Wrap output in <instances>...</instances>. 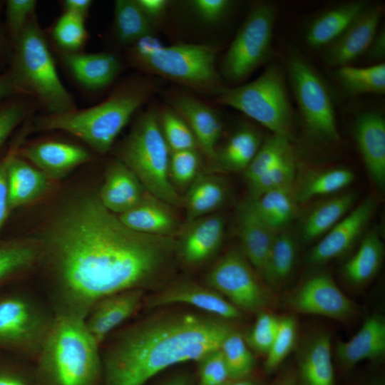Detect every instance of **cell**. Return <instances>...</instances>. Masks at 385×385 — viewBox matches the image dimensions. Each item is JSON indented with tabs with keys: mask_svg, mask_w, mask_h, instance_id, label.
I'll list each match as a JSON object with an SVG mask.
<instances>
[{
	"mask_svg": "<svg viewBox=\"0 0 385 385\" xmlns=\"http://www.w3.org/2000/svg\"><path fill=\"white\" fill-rule=\"evenodd\" d=\"M40 247L53 314L84 319L101 299L158 280L178 255L175 237L130 229L95 196L68 206Z\"/></svg>",
	"mask_w": 385,
	"mask_h": 385,
	"instance_id": "1",
	"label": "cell"
},
{
	"mask_svg": "<svg viewBox=\"0 0 385 385\" xmlns=\"http://www.w3.org/2000/svg\"><path fill=\"white\" fill-rule=\"evenodd\" d=\"M208 314L178 312L147 318L125 329L102 358L103 385H145L176 364L218 349L232 330Z\"/></svg>",
	"mask_w": 385,
	"mask_h": 385,
	"instance_id": "2",
	"label": "cell"
},
{
	"mask_svg": "<svg viewBox=\"0 0 385 385\" xmlns=\"http://www.w3.org/2000/svg\"><path fill=\"white\" fill-rule=\"evenodd\" d=\"M99 344L85 319L55 314L37 356L40 385H98L103 380Z\"/></svg>",
	"mask_w": 385,
	"mask_h": 385,
	"instance_id": "3",
	"label": "cell"
},
{
	"mask_svg": "<svg viewBox=\"0 0 385 385\" xmlns=\"http://www.w3.org/2000/svg\"><path fill=\"white\" fill-rule=\"evenodd\" d=\"M149 82L119 89L93 107L48 114L36 122L38 130H60L84 141L95 151L106 153L133 113L152 95Z\"/></svg>",
	"mask_w": 385,
	"mask_h": 385,
	"instance_id": "4",
	"label": "cell"
},
{
	"mask_svg": "<svg viewBox=\"0 0 385 385\" xmlns=\"http://www.w3.org/2000/svg\"><path fill=\"white\" fill-rule=\"evenodd\" d=\"M10 61L6 73L20 94L36 96L49 114L76 109L71 93L59 78L35 14L11 43Z\"/></svg>",
	"mask_w": 385,
	"mask_h": 385,
	"instance_id": "5",
	"label": "cell"
},
{
	"mask_svg": "<svg viewBox=\"0 0 385 385\" xmlns=\"http://www.w3.org/2000/svg\"><path fill=\"white\" fill-rule=\"evenodd\" d=\"M130 53L141 68L192 89L215 94L222 86L215 68L214 46L184 43L163 46L150 36L134 43Z\"/></svg>",
	"mask_w": 385,
	"mask_h": 385,
	"instance_id": "6",
	"label": "cell"
},
{
	"mask_svg": "<svg viewBox=\"0 0 385 385\" xmlns=\"http://www.w3.org/2000/svg\"><path fill=\"white\" fill-rule=\"evenodd\" d=\"M123 163L137 176L150 195L172 206L183 198L170 181V150L163 135L158 111L151 108L138 120L121 149Z\"/></svg>",
	"mask_w": 385,
	"mask_h": 385,
	"instance_id": "7",
	"label": "cell"
},
{
	"mask_svg": "<svg viewBox=\"0 0 385 385\" xmlns=\"http://www.w3.org/2000/svg\"><path fill=\"white\" fill-rule=\"evenodd\" d=\"M216 101L235 108L272 133L293 139V114L283 73L271 64L256 79L237 87L222 86Z\"/></svg>",
	"mask_w": 385,
	"mask_h": 385,
	"instance_id": "8",
	"label": "cell"
},
{
	"mask_svg": "<svg viewBox=\"0 0 385 385\" xmlns=\"http://www.w3.org/2000/svg\"><path fill=\"white\" fill-rule=\"evenodd\" d=\"M275 19L273 4L260 1L251 7L224 56L222 73L227 80L242 81L267 61Z\"/></svg>",
	"mask_w": 385,
	"mask_h": 385,
	"instance_id": "9",
	"label": "cell"
},
{
	"mask_svg": "<svg viewBox=\"0 0 385 385\" xmlns=\"http://www.w3.org/2000/svg\"><path fill=\"white\" fill-rule=\"evenodd\" d=\"M288 73L304 125L313 138L324 142L339 139L333 102L324 80L300 54L292 53Z\"/></svg>",
	"mask_w": 385,
	"mask_h": 385,
	"instance_id": "10",
	"label": "cell"
},
{
	"mask_svg": "<svg viewBox=\"0 0 385 385\" xmlns=\"http://www.w3.org/2000/svg\"><path fill=\"white\" fill-rule=\"evenodd\" d=\"M259 277L242 252L233 250L212 267L207 282L210 288L240 311L259 313L265 310L271 299Z\"/></svg>",
	"mask_w": 385,
	"mask_h": 385,
	"instance_id": "11",
	"label": "cell"
},
{
	"mask_svg": "<svg viewBox=\"0 0 385 385\" xmlns=\"http://www.w3.org/2000/svg\"><path fill=\"white\" fill-rule=\"evenodd\" d=\"M53 317L26 297L0 299V344L37 356Z\"/></svg>",
	"mask_w": 385,
	"mask_h": 385,
	"instance_id": "12",
	"label": "cell"
},
{
	"mask_svg": "<svg viewBox=\"0 0 385 385\" xmlns=\"http://www.w3.org/2000/svg\"><path fill=\"white\" fill-rule=\"evenodd\" d=\"M295 312L344 320L354 312L353 302L328 274L314 275L304 282L288 298Z\"/></svg>",
	"mask_w": 385,
	"mask_h": 385,
	"instance_id": "13",
	"label": "cell"
},
{
	"mask_svg": "<svg viewBox=\"0 0 385 385\" xmlns=\"http://www.w3.org/2000/svg\"><path fill=\"white\" fill-rule=\"evenodd\" d=\"M375 207L374 200L369 197L349 211L311 250L309 262L317 265L325 263L346 252L365 229Z\"/></svg>",
	"mask_w": 385,
	"mask_h": 385,
	"instance_id": "14",
	"label": "cell"
},
{
	"mask_svg": "<svg viewBox=\"0 0 385 385\" xmlns=\"http://www.w3.org/2000/svg\"><path fill=\"white\" fill-rule=\"evenodd\" d=\"M381 8L366 6L332 43L327 46L324 60L330 66H346L369 47L376 34Z\"/></svg>",
	"mask_w": 385,
	"mask_h": 385,
	"instance_id": "15",
	"label": "cell"
},
{
	"mask_svg": "<svg viewBox=\"0 0 385 385\" xmlns=\"http://www.w3.org/2000/svg\"><path fill=\"white\" fill-rule=\"evenodd\" d=\"M225 220L219 214H210L185 223L178 240V255L187 264H201L220 247L225 235Z\"/></svg>",
	"mask_w": 385,
	"mask_h": 385,
	"instance_id": "16",
	"label": "cell"
},
{
	"mask_svg": "<svg viewBox=\"0 0 385 385\" xmlns=\"http://www.w3.org/2000/svg\"><path fill=\"white\" fill-rule=\"evenodd\" d=\"M170 103V107L186 121L198 148L215 165L217 144L222 130L220 118L215 111L197 98L183 93L173 95Z\"/></svg>",
	"mask_w": 385,
	"mask_h": 385,
	"instance_id": "17",
	"label": "cell"
},
{
	"mask_svg": "<svg viewBox=\"0 0 385 385\" xmlns=\"http://www.w3.org/2000/svg\"><path fill=\"white\" fill-rule=\"evenodd\" d=\"M173 304H184L196 307L207 314L224 320L238 319L242 311L210 287L192 284L171 286L149 300L150 307Z\"/></svg>",
	"mask_w": 385,
	"mask_h": 385,
	"instance_id": "18",
	"label": "cell"
},
{
	"mask_svg": "<svg viewBox=\"0 0 385 385\" xmlns=\"http://www.w3.org/2000/svg\"><path fill=\"white\" fill-rule=\"evenodd\" d=\"M354 136L366 168L380 189L385 185V120L376 112L359 114L354 123Z\"/></svg>",
	"mask_w": 385,
	"mask_h": 385,
	"instance_id": "19",
	"label": "cell"
},
{
	"mask_svg": "<svg viewBox=\"0 0 385 385\" xmlns=\"http://www.w3.org/2000/svg\"><path fill=\"white\" fill-rule=\"evenodd\" d=\"M171 206L147 192L138 204L118 216L125 226L135 232L175 237L182 227Z\"/></svg>",
	"mask_w": 385,
	"mask_h": 385,
	"instance_id": "20",
	"label": "cell"
},
{
	"mask_svg": "<svg viewBox=\"0 0 385 385\" xmlns=\"http://www.w3.org/2000/svg\"><path fill=\"white\" fill-rule=\"evenodd\" d=\"M143 295V289L127 290L108 296L93 307L85 322L99 345L113 329L134 314Z\"/></svg>",
	"mask_w": 385,
	"mask_h": 385,
	"instance_id": "21",
	"label": "cell"
},
{
	"mask_svg": "<svg viewBox=\"0 0 385 385\" xmlns=\"http://www.w3.org/2000/svg\"><path fill=\"white\" fill-rule=\"evenodd\" d=\"M237 230L242 253L261 277L277 232L261 220L249 200L238 210Z\"/></svg>",
	"mask_w": 385,
	"mask_h": 385,
	"instance_id": "22",
	"label": "cell"
},
{
	"mask_svg": "<svg viewBox=\"0 0 385 385\" xmlns=\"http://www.w3.org/2000/svg\"><path fill=\"white\" fill-rule=\"evenodd\" d=\"M22 156L33 163L48 178L58 179L88 161V151L73 144L46 141L23 148Z\"/></svg>",
	"mask_w": 385,
	"mask_h": 385,
	"instance_id": "23",
	"label": "cell"
},
{
	"mask_svg": "<svg viewBox=\"0 0 385 385\" xmlns=\"http://www.w3.org/2000/svg\"><path fill=\"white\" fill-rule=\"evenodd\" d=\"M336 353L340 364L348 369L366 359H377L385 353V320L381 315L368 317L349 340L339 342Z\"/></svg>",
	"mask_w": 385,
	"mask_h": 385,
	"instance_id": "24",
	"label": "cell"
},
{
	"mask_svg": "<svg viewBox=\"0 0 385 385\" xmlns=\"http://www.w3.org/2000/svg\"><path fill=\"white\" fill-rule=\"evenodd\" d=\"M148 192L123 162L113 163L107 170L98 198L113 213L123 214L138 204Z\"/></svg>",
	"mask_w": 385,
	"mask_h": 385,
	"instance_id": "25",
	"label": "cell"
},
{
	"mask_svg": "<svg viewBox=\"0 0 385 385\" xmlns=\"http://www.w3.org/2000/svg\"><path fill=\"white\" fill-rule=\"evenodd\" d=\"M63 60L74 78L84 87L93 90L111 83L120 68L119 59L109 53L66 52Z\"/></svg>",
	"mask_w": 385,
	"mask_h": 385,
	"instance_id": "26",
	"label": "cell"
},
{
	"mask_svg": "<svg viewBox=\"0 0 385 385\" xmlns=\"http://www.w3.org/2000/svg\"><path fill=\"white\" fill-rule=\"evenodd\" d=\"M10 210L40 197L47 190L48 178L17 157L16 148L10 152L7 166Z\"/></svg>",
	"mask_w": 385,
	"mask_h": 385,
	"instance_id": "27",
	"label": "cell"
},
{
	"mask_svg": "<svg viewBox=\"0 0 385 385\" xmlns=\"http://www.w3.org/2000/svg\"><path fill=\"white\" fill-rule=\"evenodd\" d=\"M299 385H334L331 336L321 332L312 337L299 359Z\"/></svg>",
	"mask_w": 385,
	"mask_h": 385,
	"instance_id": "28",
	"label": "cell"
},
{
	"mask_svg": "<svg viewBox=\"0 0 385 385\" xmlns=\"http://www.w3.org/2000/svg\"><path fill=\"white\" fill-rule=\"evenodd\" d=\"M368 6L364 1H353L330 9L309 26L305 39L312 48L327 46L337 38Z\"/></svg>",
	"mask_w": 385,
	"mask_h": 385,
	"instance_id": "29",
	"label": "cell"
},
{
	"mask_svg": "<svg viewBox=\"0 0 385 385\" xmlns=\"http://www.w3.org/2000/svg\"><path fill=\"white\" fill-rule=\"evenodd\" d=\"M228 195L225 181L220 177L210 174H199L188 187L183 199L185 210V223L210 215L221 207Z\"/></svg>",
	"mask_w": 385,
	"mask_h": 385,
	"instance_id": "30",
	"label": "cell"
},
{
	"mask_svg": "<svg viewBox=\"0 0 385 385\" xmlns=\"http://www.w3.org/2000/svg\"><path fill=\"white\" fill-rule=\"evenodd\" d=\"M356 200L353 192L334 195L314 206L302 225V237L311 241L325 235L352 208Z\"/></svg>",
	"mask_w": 385,
	"mask_h": 385,
	"instance_id": "31",
	"label": "cell"
},
{
	"mask_svg": "<svg viewBox=\"0 0 385 385\" xmlns=\"http://www.w3.org/2000/svg\"><path fill=\"white\" fill-rule=\"evenodd\" d=\"M262 141L260 131L255 128H241L217 151L215 166L225 171H244L256 155Z\"/></svg>",
	"mask_w": 385,
	"mask_h": 385,
	"instance_id": "32",
	"label": "cell"
},
{
	"mask_svg": "<svg viewBox=\"0 0 385 385\" xmlns=\"http://www.w3.org/2000/svg\"><path fill=\"white\" fill-rule=\"evenodd\" d=\"M249 200L261 220L277 232L284 229L297 213L298 202L293 187L272 190Z\"/></svg>",
	"mask_w": 385,
	"mask_h": 385,
	"instance_id": "33",
	"label": "cell"
},
{
	"mask_svg": "<svg viewBox=\"0 0 385 385\" xmlns=\"http://www.w3.org/2000/svg\"><path fill=\"white\" fill-rule=\"evenodd\" d=\"M354 180V173L346 168H334L307 173L297 183L293 190L298 202L312 197L332 195L349 185Z\"/></svg>",
	"mask_w": 385,
	"mask_h": 385,
	"instance_id": "34",
	"label": "cell"
},
{
	"mask_svg": "<svg viewBox=\"0 0 385 385\" xmlns=\"http://www.w3.org/2000/svg\"><path fill=\"white\" fill-rule=\"evenodd\" d=\"M384 255L383 242L376 231L369 232L355 254L344 265L343 272L349 282L361 285L378 272Z\"/></svg>",
	"mask_w": 385,
	"mask_h": 385,
	"instance_id": "35",
	"label": "cell"
},
{
	"mask_svg": "<svg viewBox=\"0 0 385 385\" xmlns=\"http://www.w3.org/2000/svg\"><path fill=\"white\" fill-rule=\"evenodd\" d=\"M297 245L287 231L277 232L270 248L261 278L272 288H278L290 275L295 263Z\"/></svg>",
	"mask_w": 385,
	"mask_h": 385,
	"instance_id": "36",
	"label": "cell"
},
{
	"mask_svg": "<svg viewBox=\"0 0 385 385\" xmlns=\"http://www.w3.org/2000/svg\"><path fill=\"white\" fill-rule=\"evenodd\" d=\"M154 27L135 0L115 1L114 31L120 43L133 45L142 38L154 36Z\"/></svg>",
	"mask_w": 385,
	"mask_h": 385,
	"instance_id": "37",
	"label": "cell"
},
{
	"mask_svg": "<svg viewBox=\"0 0 385 385\" xmlns=\"http://www.w3.org/2000/svg\"><path fill=\"white\" fill-rule=\"evenodd\" d=\"M337 76L348 94H384L385 93V64L357 68L350 66L338 67Z\"/></svg>",
	"mask_w": 385,
	"mask_h": 385,
	"instance_id": "38",
	"label": "cell"
},
{
	"mask_svg": "<svg viewBox=\"0 0 385 385\" xmlns=\"http://www.w3.org/2000/svg\"><path fill=\"white\" fill-rule=\"evenodd\" d=\"M291 141L283 135L274 133L263 140L256 155L244 170L247 183L294 154Z\"/></svg>",
	"mask_w": 385,
	"mask_h": 385,
	"instance_id": "39",
	"label": "cell"
},
{
	"mask_svg": "<svg viewBox=\"0 0 385 385\" xmlns=\"http://www.w3.org/2000/svg\"><path fill=\"white\" fill-rule=\"evenodd\" d=\"M220 350L231 379L251 376L255 368V358L245 339L232 329L222 341Z\"/></svg>",
	"mask_w": 385,
	"mask_h": 385,
	"instance_id": "40",
	"label": "cell"
},
{
	"mask_svg": "<svg viewBox=\"0 0 385 385\" xmlns=\"http://www.w3.org/2000/svg\"><path fill=\"white\" fill-rule=\"evenodd\" d=\"M160 129L170 152L197 149V140L186 121L171 107L158 111Z\"/></svg>",
	"mask_w": 385,
	"mask_h": 385,
	"instance_id": "41",
	"label": "cell"
},
{
	"mask_svg": "<svg viewBox=\"0 0 385 385\" xmlns=\"http://www.w3.org/2000/svg\"><path fill=\"white\" fill-rule=\"evenodd\" d=\"M296 175V162L292 154L248 183L250 198H257L272 190L293 187Z\"/></svg>",
	"mask_w": 385,
	"mask_h": 385,
	"instance_id": "42",
	"label": "cell"
},
{
	"mask_svg": "<svg viewBox=\"0 0 385 385\" xmlns=\"http://www.w3.org/2000/svg\"><path fill=\"white\" fill-rule=\"evenodd\" d=\"M41 255V247L31 243H14L0 247V281L24 271Z\"/></svg>",
	"mask_w": 385,
	"mask_h": 385,
	"instance_id": "43",
	"label": "cell"
},
{
	"mask_svg": "<svg viewBox=\"0 0 385 385\" xmlns=\"http://www.w3.org/2000/svg\"><path fill=\"white\" fill-rule=\"evenodd\" d=\"M296 337L294 318L291 316L280 317L276 336L265 356L264 368L267 373L274 371L281 365L294 347Z\"/></svg>",
	"mask_w": 385,
	"mask_h": 385,
	"instance_id": "44",
	"label": "cell"
},
{
	"mask_svg": "<svg viewBox=\"0 0 385 385\" xmlns=\"http://www.w3.org/2000/svg\"><path fill=\"white\" fill-rule=\"evenodd\" d=\"M84 20L66 11L61 16L53 27V36L61 48L71 53L77 52L83 46L87 38Z\"/></svg>",
	"mask_w": 385,
	"mask_h": 385,
	"instance_id": "45",
	"label": "cell"
},
{
	"mask_svg": "<svg viewBox=\"0 0 385 385\" xmlns=\"http://www.w3.org/2000/svg\"><path fill=\"white\" fill-rule=\"evenodd\" d=\"M200 166L197 149L170 152L169 174L174 187H189L200 174Z\"/></svg>",
	"mask_w": 385,
	"mask_h": 385,
	"instance_id": "46",
	"label": "cell"
},
{
	"mask_svg": "<svg viewBox=\"0 0 385 385\" xmlns=\"http://www.w3.org/2000/svg\"><path fill=\"white\" fill-rule=\"evenodd\" d=\"M259 313L245 341L250 347L266 356L276 336L279 318L265 311Z\"/></svg>",
	"mask_w": 385,
	"mask_h": 385,
	"instance_id": "47",
	"label": "cell"
},
{
	"mask_svg": "<svg viewBox=\"0 0 385 385\" xmlns=\"http://www.w3.org/2000/svg\"><path fill=\"white\" fill-rule=\"evenodd\" d=\"M197 362V385H224L232 380L220 349L210 351Z\"/></svg>",
	"mask_w": 385,
	"mask_h": 385,
	"instance_id": "48",
	"label": "cell"
},
{
	"mask_svg": "<svg viewBox=\"0 0 385 385\" xmlns=\"http://www.w3.org/2000/svg\"><path fill=\"white\" fill-rule=\"evenodd\" d=\"M30 111L28 103L16 95L0 103V148Z\"/></svg>",
	"mask_w": 385,
	"mask_h": 385,
	"instance_id": "49",
	"label": "cell"
},
{
	"mask_svg": "<svg viewBox=\"0 0 385 385\" xmlns=\"http://www.w3.org/2000/svg\"><path fill=\"white\" fill-rule=\"evenodd\" d=\"M6 37L10 44L20 34L34 14L36 1L8 0L5 3Z\"/></svg>",
	"mask_w": 385,
	"mask_h": 385,
	"instance_id": "50",
	"label": "cell"
},
{
	"mask_svg": "<svg viewBox=\"0 0 385 385\" xmlns=\"http://www.w3.org/2000/svg\"><path fill=\"white\" fill-rule=\"evenodd\" d=\"M233 2L229 0H192L188 2L192 13L203 22L216 24L227 14Z\"/></svg>",
	"mask_w": 385,
	"mask_h": 385,
	"instance_id": "51",
	"label": "cell"
},
{
	"mask_svg": "<svg viewBox=\"0 0 385 385\" xmlns=\"http://www.w3.org/2000/svg\"><path fill=\"white\" fill-rule=\"evenodd\" d=\"M10 152L0 162V232L10 211L7 178Z\"/></svg>",
	"mask_w": 385,
	"mask_h": 385,
	"instance_id": "52",
	"label": "cell"
},
{
	"mask_svg": "<svg viewBox=\"0 0 385 385\" xmlns=\"http://www.w3.org/2000/svg\"><path fill=\"white\" fill-rule=\"evenodd\" d=\"M135 2L154 26L164 18L169 5L167 0H135Z\"/></svg>",
	"mask_w": 385,
	"mask_h": 385,
	"instance_id": "53",
	"label": "cell"
},
{
	"mask_svg": "<svg viewBox=\"0 0 385 385\" xmlns=\"http://www.w3.org/2000/svg\"><path fill=\"white\" fill-rule=\"evenodd\" d=\"M155 385H197L195 378L187 372H177L161 379Z\"/></svg>",
	"mask_w": 385,
	"mask_h": 385,
	"instance_id": "54",
	"label": "cell"
},
{
	"mask_svg": "<svg viewBox=\"0 0 385 385\" xmlns=\"http://www.w3.org/2000/svg\"><path fill=\"white\" fill-rule=\"evenodd\" d=\"M92 4L91 0H66L63 7L66 12H69L86 18Z\"/></svg>",
	"mask_w": 385,
	"mask_h": 385,
	"instance_id": "55",
	"label": "cell"
},
{
	"mask_svg": "<svg viewBox=\"0 0 385 385\" xmlns=\"http://www.w3.org/2000/svg\"><path fill=\"white\" fill-rule=\"evenodd\" d=\"M367 50H369V55L371 58L378 60L384 56L385 32L384 29L375 35Z\"/></svg>",
	"mask_w": 385,
	"mask_h": 385,
	"instance_id": "56",
	"label": "cell"
},
{
	"mask_svg": "<svg viewBox=\"0 0 385 385\" xmlns=\"http://www.w3.org/2000/svg\"><path fill=\"white\" fill-rule=\"evenodd\" d=\"M0 385H31L21 374L10 369H0Z\"/></svg>",
	"mask_w": 385,
	"mask_h": 385,
	"instance_id": "57",
	"label": "cell"
},
{
	"mask_svg": "<svg viewBox=\"0 0 385 385\" xmlns=\"http://www.w3.org/2000/svg\"><path fill=\"white\" fill-rule=\"evenodd\" d=\"M19 94L6 73L0 74V100Z\"/></svg>",
	"mask_w": 385,
	"mask_h": 385,
	"instance_id": "58",
	"label": "cell"
},
{
	"mask_svg": "<svg viewBox=\"0 0 385 385\" xmlns=\"http://www.w3.org/2000/svg\"><path fill=\"white\" fill-rule=\"evenodd\" d=\"M11 56V44L4 32L0 29V66Z\"/></svg>",
	"mask_w": 385,
	"mask_h": 385,
	"instance_id": "59",
	"label": "cell"
},
{
	"mask_svg": "<svg viewBox=\"0 0 385 385\" xmlns=\"http://www.w3.org/2000/svg\"><path fill=\"white\" fill-rule=\"evenodd\" d=\"M272 385H299L297 376L292 373L285 374L277 379Z\"/></svg>",
	"mask_w": 385,
	"mask_h": 385,
	"instance_id": "60",
	"label": "cell"
},
{
	"mask_svg": "<svg viewBox=\"0 0 385 385\" xmlns=\"http://www.w3.org/2000/svg\"><path fill=\"white\" fill-rule=\"evenodd\" d=\"M224 385H258V383L250 376L240 379H232Z\"/></svg>",
	"mask_w": 385,
	"mask_h": 385,
	"instance_id": "61",
	"label": "cell"
},
{
	"mask_svg": "<svg viewBox=\"0 0 385 385\" xmlns=\"http://www.w3.org/2000/svg\"><path fill=\"white\" fill-rule=\"evenodd\" d=\"M372 385H383L381 382H379V383H374V384Z\"/></svg>",
	"mask_w": 385,
	"mask_h": 385,
	"instance_id": "62",
	"label": "cell"
}]
</instances>
